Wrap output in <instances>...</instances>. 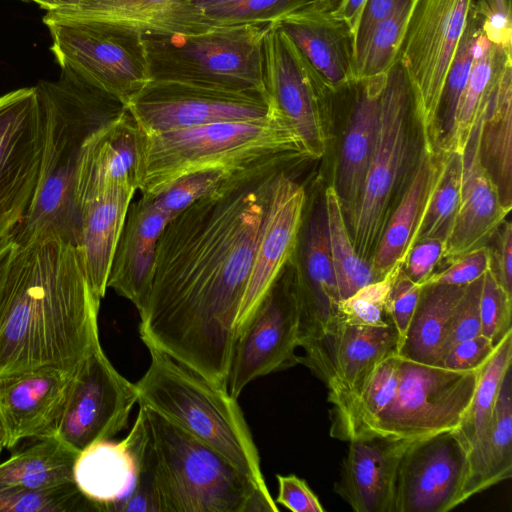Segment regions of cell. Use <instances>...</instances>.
I'll return each instance as SVG.
<instances>
[{"label":"cell","instance_id":"cell-1","mask_svg":"<svg viewBox=\"0 0 512 512\" xmlns=\"http://www.w3.org/2000/svg\"><path fill=\"white\" fill-rule=\"evenodd\" d=\"M285 168L242 177L173 217L139 312L147 348L226 387L236 320L273 184Z\"/></svg>","mask_w":512,"mask_h":512},{"label":"cell","instance_id":"cell-2","mask_svg":"<svg viewBox=\"0 0 512 512\" xmlns=\"http://www.w3.org/2000/svg\"><path fill=\"white\" fill-rule=\"evenodd\" d=\"M0 325V376L43 367L78 370L101 346L100 302L76 246L53 235L15 245Z\"/></svg>","mask_w":512,"mask_h":512},{"label":"cell","instance_id":"cell-3","mask_svg":"<svg viewBox=\"0 0 512 512\" xmlns=\"http://www.w3.org/2000/svg\"><path fill=\"white\" fill-rule=\"evenodd\" d=\"M36 88L45 120L41 176L36 197L10 241L21 245L53 235L75 245V182L84 144L125 107L64 70L57 80L40 81Z\"/></svg>","mask_w":512,"mask_h":512},{"label":"cell","instance_id":"cell-4","mask_svg":"<svg viewBox=\"0 0 512 512\" xmlns=\"http://www.w3.org/2000/svg\"><path fill=\"white\" fill-rule=\"evenodd\" d=\"M309 160L294 131L274 109L259 120L225 121L147 135L141 196L154 197L200 170H257Z\"/></svg>","mask_w":512,"mask_h":512},{"label":"cell","instance_id":"cell-5","mask_svg":"<svg viewBox=\"0 0 512 512\" xmlns=\"http://www.w3.org/2000/svg\"><path fill=\"white\" fill-rule=\"evenodd\" d=\"M150 364L135 383L146 406L211 446L244 472L265 495L260 456L243 412L227 388L176 360L148 348Z\"/></svg>","mask_w":512,"mask_h":512},{"label":"cell","instance_id":"cell-6","mask_svg":"<svg viewBox=\"0 0 512 512\" xmlns=\"http://www.w3.org/2000/svg\"><path fill=\"white\" fill-rule=\"evenodd\" d=\"M143 409L162 512H278L271 496L220 452Z\"/></svg>","mask_w":512,"mask_h":512},{"label":"cell","instance_id":"cell-7","mask_svg":"<svg viewBox=\"0 0 512 512\" xmlns=\"http://www.w3.org/2000/svg\"><path fill=\"white\" fill-rule=\"evenodd\" d=\"M269 22L222 24L191 35H141L147 67L172 63L153 77L265 94L261 42ZM266 95V94H265Z\"/></svg>","mask_w":512,"mask_h":512},{"label":"cell","instance_id":"cell-8","mask_svg":"<svg viewBox=\"0 0 512 512\" xmlns=\"http://www.w3.org/2000/svg\"><path fill=\"white\" fill-rule=\"evenodd\" d=\"M473 0H412L397 55L406 77L423 149L439 152L438 113Z\"/></svg>","mask_w":512,"mask_h":512},{"label":"cell","instance_id":"cell-9","mask_svg":"<svg viewBox=\"0 0 512 512\" xmlns=\"http://www.w3.org/2000/svg\"><path fill=\"white\" fill-rule=\"evenodd\" d=\"M479 370L455 371L399 357L395 394L359 438H422L457 429L472 400Z\"/></svg>","mask_w":512,"mask_h":512},{"label":"cell","instance_id":"cell-10","mask_svg":"<svg viewBox=\"0 0 512 512\" xmlns=\"http://www.w3.org/2000/svg\"><path fill=\"white\" fill-rule=\"evenodd\" d=\"M61 70L70 72L125 108L150 82L144 54L128 48V33L57 10L43 18Z\"/></svg>","mask_w":512,"mask_h":512},{"label":"cell","instance_id":"cell-11","mask_svg":"<svg viewBox=\"0 0 512 512\" xmlns=\"http://www.w3.org/2000/svg\"><path fill=\"white\" fill-rule=\"evenodd\" d=\"M411 107L409 86L396 61L386 75L360 208L349 230L356 253L368 263L391 215L392 197L408 151Z\"/></svg>","mask_w":512,"mask_h":512},{"label":"cell","instance_id":"cell-12","mask_svg":"<svg viewBox=\"0 0 512 512\" xmlns=\"http://www.w3.org/2000/svg\"><path fill=\"white\" fill-rule=\"evenodd\" d=\"M44 130L36 86L0 96V246L10 241L36 197Z\"/></svg>","mask_w":512,"mask_h":512},{"label":"cell","instance_id":"cell-13","mask_svg":"<svg viewBox=\"0 0 512 512\" xmlns=\"http://www.w3.org/2000/svg\"><path fill=\"white\" fill-rule=\"evenodd\" d=\"M299 311L287 265L237 327L226 388L238 398L253 380L298 364Z\"/></svg>","mask_w":512,"mask_h":512},{"label":"cell","instance_id":"cell-14","mask_svg":"<svg viewBox=\"0 0 512 512\" xmlns=\"http://www.w3.org/2000/svg\"><path fill=\"white\" fill-rule=\"evenodd\" d=\"M262 80L272 109L290 125L309 160L326 151L322 108L334 93L274 21L261 42Z\"/></svg>","mask_w":512,"mask_h":512},{"label":"cell","instance_id":"cell-15","mask_svg":"<svg viewBox=\"0 0 512 512\" xmlns=\"http://www.w3.org/2000/svg\"><path fill=\"white\" fill-rule=\"evenodd\" d=\"M126 109L146 135H153L216 122L264 119L271 105L260 92L151 79Z\"/></svg>","mask_w":512,"mask_h":512},{"label":"cell","instance_id":"cell-16","mask_svg":"<svg viewBox=\"0 0 512 512\" xmlns=\"http://www.w3.org/2000/svg\"><path fill=\"white\" fill-rule=\"evenodd\" d=\"M138 390L112 365L100 346L79 367L53 436L80 453L111 440L128 423Z\"/></svg>","mask_w":512,"mask_h":512},{"label":"cell","instance_id":"cell-17","mask_svg":"<svg viewBox=\"0 0 512 512\" xmlns=\"http://www.w3.org/2000/svg\"><path fill=\"white\" fill-rule=\"evenodd\" d=\"M400 335L386 326H358L336 321L319 338L302 346L298 363L325 383L330 410L342 408L357 398L383 359L397 354Z\"/></svg>","mask_w":512,"mask_h":512},{"label":"cell","instance_id":"cell-18","mask_svg":"<svg viewBox=\"0 0 512 512\" xmlns=\"http://www.w3.org/2000/svg\"><path fill=\"white\" fill-rule=\"evenodd\" d=\"M468 453L456 429L416 441L399 464L394 512H446L464 503Z\"/></svg>","mask_w":512,"mask_h":512},{"label":"cell","instance_id":"cell-19","mask_svg":"<svg viewBox=\"0 0 512 512\" xmlns=\"http://www.w3.org/2000/svg\"><path fill=\"white\" fill-rule=\"evenodd\" d=\"M147 135L124 108L85 142L80 157L75 201L83 203L117 190L141 188L146 164Z\"/></svg>","mask_w":512,"mask_h":512},{"label":"cell","instance_id":"cell-20","mask_svg":"<svg viewBox=\"0 0 512 512\" xmlns=\"http://www.w3.org/2000/svg\"><path fill=\"white\" fill-rule=\"evenodd\" d=\"M78 370L43 367L0 376L4 447L53 436Z\"/></svg>","mask_w":512,"mask_h":512},{"label":"cell","instance_id":"cell-21","mask_svg":"<svg viewBox=\"0 0 512 512\" xmlns=\"http://www.w3.org/2000/svg\"><path fill=\"white\" fill-rule=\"evenodd\" d=\"M290 170L278 173L255 247L236 329L289 263L306 207V191ZM236 332V331H235Z\"/></svg>","mask_w":512,"mask_h":512},{"label":"cell","instance_id":"cell-22","mask_svg":"<svg viewBox=\"0 0 512 512\" xmlns=\"http://www.w3.org/2000/svg\"><path fill=\"white\" fill-rule=\"evenodd\" d=\"M295 250L299 252L294 277L299 311V347L322 336L337 321L340 301L331 256L324 202L304 219Z\"/></svg>","mask_w":512,"mask_h":512},{"label":"cell","instance_id":"cell-23","mask_svg":"<svg viewBox=\"0 0 512 512\" xmlns=\"http://www.w3.org/2000/svg\"><path fill=\"white\" fill-rule=\"evenodd\" d=\"M419 439L372 436L349 441L334 491L355 512H394L401 458Z\"/></svg>","mask_w":512,"mask_h":512},{"label":"cell","instance_id":"cell-24","mask_svg":"<svg viewBox=\"0 0 512 512\" xmlns=\"http://www.w3.org/2000/svg\"><path fill=\"white\" fill-rule=\"evenodd\" d=\"M480 119L462 153L460 201L443 237L442 258L450 261L487 246L511 211L502 204L497 187L481 164Z\"/></svg>","mask_w":512,"mask_h":512},{"label":"cell","instance_id":"cell-25","mask_svg":"<svg viewBox=\"0 0 512 512\" xmlns=\"http://www.w3.org/2000/svg\"><path fill=\"white\" fill-rule=\"evenodd\" d=\"M272 21L334 93L358 81L354 34L330 11L301 6Z\"/></svg>","mask_w":512,"mask_h":512},{"label":"cell","instance_id":"cell-26","mask_svg":"<svg viewBox=\"0 0 512 512\" xmlns=\"http://www.w3.org/2000/svg\"><path fill=\"white\" fill-rule=\"evenodd\" d=\"M171 220L152 198L131 203L113 256L107 287L141 312L150 295L159 237Z\"/></svg>","mask_w":512,"mask_h":512},{"label":"cell","instance_id":"cell-27","mask_svg":"<svg viewBox=\"0 0 512 512\" xmlns=\"http://www.w3.org/2000/svg\"><path fill=\"white\" fill-rule=\"evenodd\" d=\"M387 73L361 79L356 88L342 138L334 188L338 194L348 230L353 226L362 199L372 156L380 112V99Z\"/></svg>","mask_w":512,"mask_h":512},{"label":"cell","instance_id":"cell-28","mask_svg":"<svg viewBox=\"0 0 512 512\" xmlns=\"http://www.w3.org/2000/svg\"><path fill=\"white\" fill-rule=\"evenodd\" d=\"M135 191L108 192L83 203L79 210L76 249L88 283L99 299L105 296L110 268Z\"/></svg>","mask_w":512,"mask_h":512},{"label":"cell","instance_id":"cell-29","mask_svg":"<svg viewBox=\"0 0 512 512\" xmlns=\"http://www.w3.org/2000/svg\"><path fill=\"white\" fill-rule=\"evenodd\" d=\"M73 480L97 512H120L137 480L129 434L121 441H100L82 450L74 463Z\"/></svg>","mask_w":512,"mask_h":512},{"label":"cell","instance_id":"cell-30","mask_svg":"<svg viewBox=\"0 0 512 512\" xmlns=\"http://www.w3.org/2000/svg\"><path fill=\"white\" fill-rule=\"evenodd\" d=\"M512 375L505 372L491 423L468 453L463 502L512 476Z\"/></svg>","mask_w":512,"mask_h":512},{"label":"cell","instance_id":"cell-31","mask_svg":"<svg viewBox=\"0 0 512 512\" xmlns=\"http://www.w3.org/2000/svg\"><path fill=\"white\" fill-rule=\"evenodd\" d=\"M466 285L427 284L421 293L397 355L414 362L441 366L454 309Z\"/></svg>","mask_w":512,"mask_h":512},{"label":"cell","instance_id":"cell-32","mask_svg":"<svg viewBox=\"0 0 512 512\" xmlns=\"http://www.w3.org/2000/svg\"><path fill=\"white\" fill-rule=\"evenodd\" d=\"M479 157L502 204L512 209V62L501 70L480 119Z\"/></svg>","mask_w":512,"mask_h":512},{"label":"cell","instance_id":"cell-33","mask_svg":"<svg viewBox=\"0 0 512 512\" xmlns=\"http://www.w3.org/2000/svg\"><path fill=\"white\" fill-rule=\"evenodd\" d=\"M512 51L492 44L479 32L473 47L468 80L460 97L454 121L439 152L462 154L491 97L503 67L511 63Z\"/></svg>","mask_w":512,"mask_h":512},{"label":"cell","instance_id":"cell-34","mask_svg":"<svg viewBox=\"0 0 512 512\" xmlns=\"http://www.w3.org/2000/svg\"><path fill=\"white\" fill-rule=\"evenodd\" d=\"M440 153H429L422 148L413 177L401 201L385 226L371 259L377 280L383 278L397 263H404L409 244L421 216Z\"/></svg>","mask_w":512,"mask_h":512},{"label":"cell","instance_id":"cell-35","mask_svg":"<svg viewBox=\"0 0 512 512\" xmlns=\"http://www.w3.org/2000/svg\"><path fill=\"white\" fill-rule=\"evenodd\" d=\"M78 454L55 436L35 439L0 463V489L46 488L74 482Z\"/></svg>","mask_w":512,"mask_h":512},{"label":"cell","instance_id":"cell-36","mask_svg":"<svg viewBox=\"0 0 512 512\" xmlns=\"http://www.w3.org/2000/svg\"><path fill=\"white\" fill-rule=\"evenodd\" d=\"M399 356L380 361L360 395L342 408L329 410L330 436L349 442L359 438L391 402L398 383Z\"/></svg>","mask_w":512,"mask_h":512},{"label":"cell","instance_id":"cell-37","mask_svg":"<svg viewBox=\"0 0 512 512\" xmlns=\"http://www.w3.org/2000/svg\"><path fill=\"white\" fill-rule=\"evenodd\" d=\"M441 154L407 254L421 239L430 237L443 239L457 210L463 174L462 154L456 152Z\"/></svg>","mask_w":512,"mask_h":512},{"label":"cell","instance_id":"cell-38","mask_svg":"<svg viewBox=\"0 0 512 512\" xmlns=\"http://www.w3.org/2000/svg\"><path fill=\"white\" fill-rule=\"evenodd\" d=\"M511 361L512 331H509L480 368L472 400L456 429L468 452L491 423L500 386Z\"/></svg>","mask_w":512,"mask_h":512},{"label":"cell","instance_id":"cell-39","mask_svg":"<svg viewBox=\"0 0 512 512\" xmlns=\"http://www.w3.org/2000/svg\"><path fill=\"white\" fill-rule=\"evenodd\" d=\"M323 202L326 211L331 256L340 300L361 287L377 281L371 264L356 253L345 221L338 194L333 185L326 188Z\"/></svg>","mask_w":512,"mask_h":512},{"label":"cell","instance_id":"cell-40","mask_svg":"<svg viewBox=\"0 0 512 512\" xmlns=\"http://www.w3.org/2000/svg\"><path fill=\"white\" fill-rule=\"evenodd\" d=\"M265 169L270 168L257 170L212 168L195 171L178 178L159 194L149 198H152L158 208L172 219L194 202L222 190L242 177Z\"/></svg>","mask_w":512,"mask_h":512},{"label":"cell","instance_id":"cell-41","mask_svg":"<svg viewBox=\"0 0 512 512\" xmlns=\"http://www.w3.org/2000/svg\"><path fill=\"white\" fill-rule=\"evenodd\" d=\"M96 511L74 482L46 488L0 489V512Z\"/></svg>","mask_w":512,"mask_h":512},{"label":"cell","instance_id":"cell-42","mask_svg":"<svg viewBox=\"0 0 512 512\" xmlns=\"http://www.w3.org/2000/svg\"><path fill=\"white\" fill-rule=\"evenodd\" d=\"M412 0L400 1L373 29L358 64V80L387 73L397 61Z\"/></svg>","mask_w":512,"mask_h":512},{"label":"cell","instance_id":"cell-43","mask_svg":"<svg viewBox=\"0 0 512 512\" xmlns=\"http://www.w3.org/2000/svg\"><path fill=\"white\" fill-rule=\"evenodd\" d=\"M480 18L471 10L445 81L438 113L439 149L448 136L457 106L469 77L475 40L481 31Z\"/></svg>","mask_w":512,"mask_h":512},{"label":"cell","instance_id":"cell-44","mask_svg":"<svg viewBox=\"0 0 512 512\" xmlns=\"http://www.w3.org/2000/svg\"><path fill=\"white\" fill-rule=\"evenodd\" d=\"M403 264H395L386 275L365 285L338 303L337 321L358 326H386L385 304L390 288Z\"/></svg>","mask_w":512,"mask_h":512},{"label":"cell","instance_id":"cell-45","mask_svg":"<svg viewBox=\"0 0 512 512\" xmlns=\"http://www.w3.org/2000/svg\"><path fill=\"white\" fill-rule=\"evenodd\" d=\"M512 295L497 281L491 267L484 273L480 297L481 334L496 347L512 331Z\"/></svg>","mask_w":512,"mask_h":512},{"label":"cell","instance_id":"cell-46","mask_svg":"<svg viewBox=\"0 0 512 512\" xmlns=\"http://www.w3.org/2000/svg\"><path fill=\"white\" fill-rule=\"evenodd\" d=\"M305 0H242L205 11L224 24L270 22L282 14L303 5Z\"/></svg>","mask_w":512,"mask_h":512},{"label":"cell","instance_id":"cell-47","mask_svg":"<svg viewBox=\"0 0 512 512\" xmlns=\"http://www.w3.org/2000/svg\"><path fill=\"white\" fill-rule=\"evenodd\" d=\"M482 280L483 276L466 285L452 315L442 359L459 342L481 334L480 297Z\"/></svg>","mask_w":512,"mask_h":512},{"label":"cell","instance_id":"cell-48","mask_svg":"<svg viewBox=\"0 0 512 512\" xmlns=\"http://www.w3.org/2000/svg\"><path fill=\"white\" fill-rule=\"evenodd\" d=\"M491 267V250L483 246L453 260L444 270L432 273L420 286L427 284L468 285L481 278Z\"/></svg>","mask_w":512,"mask_h":512},{"label":"cell","instance_id":"cell-49","mask_svg":"<svg viewBox=\"0 0 512 512\" xmlns=\"http://www.w3.org/2000/svg\"><path fill=\"white\" fill-rule=\"evenodd\" d=\"M421 293V286L403 271V266L388 293L385 314L401 337L407 330Z\"/></svg>","mask_w":512,"mask_h":512},{"label":"cell","instance_id":"cell-50","mask_svg":"<svg viewBox=\"0 0 512 512\" xmlns=\"http://www.w3.org/2000/svg\"><path fill=\"white\" fill-rule=\"evenodd\" d=\"M472 10L480 18L486 38L498 47L512 50L509 0H473Z\"/></svg>","mask_w":512,"mask_h":512},{"label":"cell","instance_id":"cell-51","mask_svg":"<svg viewBox=\"0 0 512 512\" xmlns=\"http://www.w3.org/2000/svg\"><path fill=\"white\" fill-rule=\"evenodd\" d=\"M495 348L489 338L480 334L452 347L442 359L441 366L455 371L479 370Z\"/></svg>","mask_w":512,"mask_h":512},{"label":"cell","instance_id":"cell-52","mask_svg":"<svg viewBox=\"0 0 512 512\" xmlns=\"http://www.w3.org/2000/svg\"><path fill=\"white\" fill-rule=\"evenodd\" d=\"M443 239L424 238L417 241L409 250L403 263V271L415 283L421 284L432 273L442 259Z\"/></svg>","mask_w":512,"mask_h":512},{"label":"cell","instance_id":"cell-53","mask_svg":"<svg viewBox=\"0 0 512 512\" xmlns=\"http://www.w3.org/2000/svg\"><path fill=\"white\" fill-rule=\"evenodd\" d=\"M278 495L275 502L293 512H325L316 494L304 479L294 474L276 475Z\"/></svg>","mask_w":512,"mask_h":512},{"label":"cell","instance_id":"cell-54","mask_svg":"<svg viewBox=\"0 0 512 512\" xmlns=\"http://www.w3.org/2000/svg\"><path fill=\"white\" fill-rule=\"evenodd\" d=\"M402 0H367L362 10L355 33V55L357 69L369 37L375 26L386 18Z\"/></svg>","mask_w":512,"mask_h":512},{"label":"cell","instance_id":"cell-55","mask_svg":"<svg viewBox=\"0 0 512 512\" xmlns=\"http://www.w3.org/2000/svg\"><path fill=\"white\" fill-rule=\"evenodd\" d=\"M497 233V246L491 251V270L499 284L512 295V223L505 220Z\"/></svg>","mask_w":512,"mask_h":512},{"label":"cell","instance_id":"cell-56","mask_svg":"<svg viewBox=\"0 0 512 512\" xmlns=\"http://www.w3.org/2000/svg\"><path fill=\"white\" fill-rule=\"evenodd\" d=\"M14 244L8 241L0 246V325L5 313L9 293V270Z\"/></svg>","mask_w":512,"mask_h":512},{"label":"cell","instance_id":"cell-57","mask_svg":"<svg viewBox=\"0 0 512 512\" xmlns=\"http://www.w3.org/2000/svg\"><path fill=\"white\" fill-rule=\"evenodd\" d=\"M173 1L179 0H85L81 4L71 7L65 8L68 10H78V11H91V10H104V9H114V8H123V7H133V6H145V5H155V4H164Z\"/></svg>","mask_w":512,"mask_h":512},{"label":"cell","instance_id":"cell-58","mask_svg":"<svg viewBox=\"0 0 512 512\" xmlns=\"http://www.w3.org/2000/svg\"><path fill=\"white\" fill-rule=\"evenodd\" d=\"M367 0H342L332 11L337 19L346 23L354 34Z\"/></svg>","mask_w":512,"mask_h":512},{"label":"cell","instance_id":"cell-59","mask_svg":"<svg viewBox=\"0 0 512 512\" xmlns=\"http://www.w3.org/2000/svg\"><path fill=\"white\" fill-rule=\"evenodd\" d=\"M242 0H187L189 4L205 12L211 9L219 8L229 4H234Z\"/></svg>","mask_w":512,"mask_h":512},{"label":"cell","instance_id":"cell-60","mask_svg":"<svg viewBox=\"0 0 512 512\" xmlns=\"http://www.w3.org/2000/svg\"><path fill=\"white\" fill-rule=\"evenodd\" d=\"M342 0H305L302 6L324 10V11H332Z\"/></svg>","mask_w":512,"mask_h":512},{"label":"cell","instance_id":"cell-61","mask_svg":"<svg viewBox=\"0 0 512 512\" xmlns=\"http://www.w3.org/2000/svg\"><path fill=\"white\" fill-rule=\"evenodd\" d=\"M85 0H54L57 8L56 9H65L75 7Z\"/></svg>","mask_w":512,"mask_h":512},{"label":"cell","instance_id":"cell-62","mask_svg":"<svg viewBox=\"0 0 512 512\" xmlns=\"http://www.w3.org/2000/svg\"><path fill=\"white\" fill-rule=\"evenodd\" d=\"M32 1L36 4H38L43 9H46L47 11L54 10L57 8L54 0H28Z\"/></svg>","mask_w":512,"mask_h":512},{"label":"cell","instance_id":"cell-63","mask_svg":"<svg viewBox=\"0 0 512 512\" xmlns=\"http://www.w3.org/2000/svg\"><path fill=\"white\" fill-rule=\"evenodd\" d=\"M4 442H3V434H2V430H1V427H0V456H1V453L4 449Z\"/></svg>","mask_w":512,"mask_h":512},{"label":"cell","instance_id":"cell-64","mask_svg":"<svg viewBox=\"0 0 512 512\" xmlns=\"http://www.w3.org/2000/svg\"><path fill=\"white\" fill-rule=\"evenodd\" d=\"M3 245V244H2Z\"/></svg>","mask_w":512,"mask_h":512}]
</instances>
